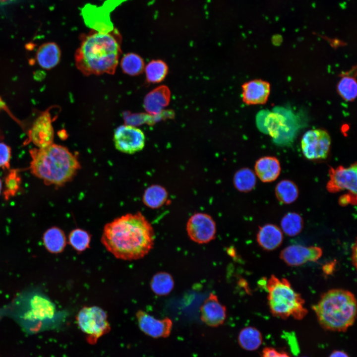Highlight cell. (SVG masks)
<instances>
[{"instance_id": "cell-1", "label": "cell", "mask_w": 357, "mask_h": 357, "mask_svg": "<svg viewBox=\"0 0 357 357\" xmlns=\"http://www.w3.org/2000/svg\"><path fill=\"white\" fill-rule=\"evenodd\" d=\"M154 239L151 224L137 212L126 214L107 224L101 242L117 258L132 260L148 254L153 247Z\"/></svg>"}, {"instance_id": "cell-2", "label": "cell", "mask_w": 357, "mask_h": 357, "mask_svg": "<svg viewBox=\"0 0 357 357\" xmlns=\"http://www.w3.org/2000/svg\"><path fill=\"white\" fill-rule=\"evenodd\" d=\"M121 40L116 28L109 32L92 29L83 35L75 54L77 68L86 76L114 74L121 54Z\"/></svg>"}, {"instance_id": "cell-3", "label": "cell", "mask_w": 357, "mask_h": 357, "mask_svg": "<svg viewBox=\"0 0 357 357\" xmlns=\"http://www.w3.org/2000/svg\"><path fill=\"white\" fill-rule=\"evenodd\" d=\"M32 173L47 185L60 186L69 181L79 169L76 156L68 149L52 143L30 151Z\"/></svg>"}, {"instance_id": "cell-4", "label": "cell", "mask_w": 357, "mask_h": 357, "mask_svg": "<svg viewBox=\"0 0 357 357\" xmlns=\"http://www.w3.org/2000/svg\"><path fill=\"white\" fill-rule=\"evenodd\" d=\"M320 325L327 330L345 332L352 326L357 315V301L351 292L336 289L324 293L313 306Z\"/></svg>"}, {"instance_id": "cell-5", "label": "cell", "mask_w": 357, "mask_h": 357, "mask_svg": "<svg viewBox=\"0 0 357 357\" xmlns=\"http://www.w3.org/2000/svg\"><path fill=\"white\" fill-rule=\"evenodd\" d=\"M266 289L270 311L274 316L301 320L307 314L304 299L287 279L271 275L266 282Z\"/></svg>"}, {"instance_id": "cell-6", "label": "cell", "mask_w": 357, "mask_h": 357, "mask_svg": "<svg viewBox=\"0 0 357 357\" xmlns=\"http://www.w3.org/2000/svg\"><path fill=\"white\" fill-rule=\"evenodd\" d=\"M256 124L259 130L270 136L274 143L281 147L291 145L299 128V123L294 118L278 113L258 115Z\"/></svg>"}, {"instance_id": "cell-7", "label": "cell", "mask_w": 357, "mask_h": 357, "mask_svg": "<svg viewBox=\"0 0 357 357\" xmlns=\"http://www.w3.org/2000/svg\"><path fill=\"white\" fill-rule=\"evenodd\" d=\"M106 312L97 306H84L76 316V321L81 330L86 335L90 343L107 333L110 326Z\"/></svg>"}, {"instance_id": "cell-8", "label": "cell", "mask_w": 357, "mask_h": 357, "mask_svg": "<svg viewBox=\"0 0 357 357\" xmlns=\"http://www.w3.org/2000/svg\"><path fill=\"white\" fill-rule=\"evenodd\" d=\"M301 148L304 156L310 160L324 159L328 155L331 144L329 133L322 128L306 131L301 139Z\"/></svg>"}, {"instance_id": "cell-9", "label": "cell", "mask_w": 357, "mask_h": 357, "mask_svg": "<svg viewBox=\"0 0 357 357\" xmlns=\"http://www.w3.org/2000/svg\"><path fill=\"white\" fill-rule=\"evenodd\" d=\"M116 148L120 152L133 154L141 150L145 145V137L140 129L130 125L117 127L114 133Z\"/></svg>"}, {"instance_id": "cell-10", "label": "cell", "mask_w": 357, "mask_h": 357, "mask_svg": "<svg viewBox=\"0 0 357 357\" xmlns=\"http://www.w3.org/2000/svg\"><path fill=\"white\" fill-rule=\"evenodd\" d=\"M329 180L326 188L330 192L335 193L347 190L351 194L357 195V166L356 163L348 167L342 166L331 168Z\"/></svg>"}, {"instance_id": "cell-11", "label": "cell", "mask_w": 357, "mask_h": 357, "mask_svg": "<svg viewBox=\"0 0 357 357\" xmlns=\"http://www.w3.org/2000/svg\"><path fill=\"white\" fill-rule=\"evenodd\" d=\"M186 231L192 241L199 244L207 243L215 238L216 224L209 215L198 213L189 219Z\"/></svg>"}, {"instance_id": "cell-12", "label": "cell", "mask_w": 357, "mask_h": 357, "mask_svg": "<svg viewBox=\"0 0 357 357\" xmlns=\"http://www.w3.org/2000/svg\"><path fill=\"white\" fill-rule=\"evenodd\" d=\"M321 247L317 246L289 245L282 250L280 258L290 266H298L307 262H315L322 255Z\"/></svg>"}, {"instance_id": "cell-13", "label": "cell", "mask_w": 357, "mask_h": 357, "mask_svg": "<svg viewBox=\"0 0 357 357\" xmlns=\"http://www.w3.org/2000/svg\"><path fill=\"white\" fill-rule=\"evenodd\" d=\"M50 112H44L33 122L28 132L29 140L39 148L47 147L53 143L54 130Z\"/></svg>"}, {"instance_id": "cell-14", "label": "cell", "mask_w": 357, "mask_h": 357, "mask_svg": "<svg viewBox=\"0 0 357 357\" xmlns=\"http://www.w3.org/2000/svg\"><path fill=\"white\" fill-rule=\"evenodd\" d=\"M139 327L146 335L153 338H166L172 331L173 322L166 317L158 319L141 310L136 314Z\"/></svg>"}, {"instance_id": "cell-15", "label": "cell", "mask_w": 357, "mask_h": 357, "mask_svg": "<svg viewBox=\"0 0 357 357\" xmlns=\"http://www.w3.org/2000/svg\"><path fill=\"white\" fill-rule=\"evenodd\" d=\"M200 310L201 321L209 326L218 327L225 321L226 307L213 293H210L204 301Z\"/></svg>"}, {"instance_id": "cell-16", "label": "cell", "mask_w": 357, "mask_h": 357, "mask_svg": "<svg viewBox=\"0 0 357 357\" xmlns=\"http://www.w3.org/2000/svg\"><path fill=\"white\" fill-rule=\"evenodd\" d=\"M28 309L24 317L29 320H46L52 319L56 313L55 305L47 298L40 294L30 296L26 300Z\"/></svg>"}, {"instance_id": "cell-17", "label": "cell", "mask_w": 357, "mask_h": 357, "mask_svg": "<svg viewBox=\"0 0 357 357\" xmlns=\"http://www.w3.org/2000/svg\"><path fill=\"white\" fill-rule=\"evenodd\" d=\"M242 101L249 105H263L268 101L270 94L269 82L256 79L244 83L242 86Z\"/></svg>"}, {"instance_id": "cell-18", "label": "cell", "mask_w": 357, "mask_h": 357, "mask_svg": "<svg viewBox=\"0 0 357 357\" xmlns=\"http://www.w3.org/2000/svg\"><path fill=\"white\" fill-rule=\"evenodd\" d=\"M171 92L166 86L161 85L148 93L144 99L143 107L150 115L156 116L169 104Z\"/></svg>"}, {"instance_id": "cell-19", "label": "cell", "mask_w": 357, "mask_h": 357, "mask_svg": "<svg viewBox=\"0 0 357 357\" xmlns=\"http://www.w3.org/2000/svg\"><path fill=\"white\" fill-rule=\"evenodd\" d=\"M255 174L263 182L275 180L281 172V165L278 159L273 156H264L257 160L255 164Z\"/></svg>"}, {"instance_id": "cell-20", "label": "cell", "mask_w": 357, "mask_h": 357, "mask_svg": "<svg viewBox=\"0 0 357 357\" xmlns=\"http://www.w3.org/2000/svg\"><path fill=\"white\" fill-rule=\"evenodd\" d=\"M256 239L258 244L263 249L272 250L281 244L283 235L281 230L276 225L267 224L260 228Z\"/></svg>"}, {"instance_id": "cell-21", "label": "cell", "mask_w": 357, "mask_h": 357, "mask_svg": "<svg viewBox=\"0 0 357 357\" xmlns=\"http://www.w3.org/2000/svg\"><path fill=\"white\" fill-rule=\"evenodd\" d=\"M60 55V50L58 45L53 42H48L42 45L38 48L36 58L41 67L50 69L59 63Z\"/></svg>"}, {"instance_id": "cell-22", "label": "cell", "mask_w": 357, "mask_h": 357, "mask_svg": "<svg viewBox=\"0 0 357 357\" xmlns=\"http://www.w3.org/2000/svg\"><path fill=\"white\" fill-rule=\"evenodd\" d=\"M43 243L46 248L51 253L62 252L66 245V237L63 232L58 227H52L44 234Z\"/></svg>"}, {"instance_id": "cell-23", "label": "cell", "mask_w": 357, "mask_h": 357, "mask_svg": "<svg viewBox=\"0 0 357 357\" xmlns=\"http://www.w3.org/2000/svg\"><path fill=\"white\" fill-rule=\"evenodd\" d=\"M238 343L243 349L252 351L258 349L262 343V336L256 328L248 326L242 329L238 335Z\"/></svg>"}, {"instance_id": "cell-24", "label": "cell", "mask_w": 357, "mask_h": 357, "mask_svg": "<svg viewBox=\"0 0 357 357\" xmlns=\"http://www.w3.org/2000/svg\"><path fill=\"white\" fill-rule=\"evenodd\" d=\"M356 75L351 72L342 75L337 85V91L340 96L347 102H353L357 94Z\"/></svg>"}, {"instance_id": "cell-25", "label": "cell", "mask_w": 357, "mask_h": 357, "mask_svg": "<svg viewBox=\"0 0 357 357\" xmlns=\"http://www.w3.org/2000/svg\"><path fill=\"white\" fill-rule=\"evenodd\" d=\"M275 193L280 202L289 204L295 202L298 198V189L293 181L289 179H283L276 185Z\"/></svg>"}, {"instance_id": "cell-26", "label": "cell", "mask_w": 357, "mask_h": 357, "mask_svg": "<svg viewBox=\"0 0 357 357\" xmlns=\"http://www.w3.org/2000/svg\"><path fill=\"white\" fill-rule=\"evenodd\" d=\"M151 290L158 296L169 294L174 287V280L172 276L166 272L155 274L150 281Z\"/></svg>"}, {"instance_id": "cell-27", "label": "cell", "mask_w": 357, "mask_h": 357, "mask_svg": "<svg viewBox=\"0 0 357 357\" xmlns=\"http://www.w3.org/2000/svg\"><path fill=\"white\" fill-rule=\"evenodd\" d=\"M167 196V192L163 187L153 185L148 187L145 191L143 201L149 207L157 208L166 202Z\"/></svg>"}, {"instance_id": "cell-28", "label": "cell", "mask_w": 357, "mask_h": 357, "mask_svg": "<svg viewBox=\"0 0 357 357\" xmlns=\"http://www.w3.org/2000/svg\"><path fill=\"white\" fill-rule=\"evenodd\" d=\"M281 226L285 234L293 237L298 235L301 231L303 227V221L299 214L289 212L283 217Z\"/></svg>"}, {"instance_id": "cell-29", "label": "cell", "mask_w": 357, "mask_h": 357, "mask_svg": "<svg viewBox=\"0 0 357 357\" xmlns=\"http://www.w3.org/2000/svg\"><path fill=\"white\" fill-rule=\"evenodd\" d=\"M145 71L147 82L156 83L161 82L165 78L168 67L162 60H152L146 66Z\"/></svg>"}, {"instance_id": "cell-30", "label": "cell", "mask_w": 357, "mask_h": 357, "mask_svg": "<svg viewBox=\"0 0 357 357\" xmlns=\"http://www.w3.org/2000/svg\"><path fill=\"white\" fill-rule=\"evenodd\" d=\"M122 71L131 76L141 74L144 69V62L142 58L134 53H128L124 55L120 61Z\"/></svg>"}, {"instance_id": "cell-31", "label": "cell", "mask_w": 357, "mask_h": 357, "mask_svg": "<svg viewBox=\"0 0 357 357\" xmlns=\"http://www.w3.org/2000/svg\"><path fill=\"white\" fill-rule=\"evenodd\" d=\"M234 182L238 190L242 192H248L252 190L255 186L256 176L250 169L243 168L236 173Z\"/></svg>"}, {"instance_id": "cell-32", "label": "cell", "mask_w": 357, "mask_h": 357, "mask_svg": "<svg viewBox=\"0 0 357 357\" xmlns=\"http://www.w3.org/2000/svg\"><path fill=\"white\" fill-rule=\"evenodd\" d=\"M91 235L81 229L72 230L68 237V242L76 251L82 252L89 247Z\"/></svg>"}, {"instance_id": "cell-33", "label": "cell", "mask_w": 357, "mask_h": 357, "mask_svg": "<svg viewBox=\"0 0 357 357\" xmlns=\"http://www.w3.org/2000/svg\"><path fill=\"white\" fill-rule=\"evenodd\" d=\"M20 178L16 170H13L5 179V196L8 198L16 193L20 186Z\"/></svg>"}, {"instance_id": "cell-34", "label": "cell", "mask_w": 357, "mask_h": 357, "mask_svg": "<svg viewBox=\"0 0 357 357\" xmlns=\"http://www.w3.org/2000/svg\"><path fill=\"white\" fill-rule=\"evenodd\" d=\"M10 157V148L5 144L0 142V168H9Z\"/></svg>"}, {"instance_id": "cell-35", "label": "cell", "mask_w": 357, "mask_h": 357, "mask_svg": "<svg viewBox=\"0 0 357 357\" xmlns=\"http://www.w3.org/2000/svg\"><path fill=\"white\" fill-rule=\"evenodd\" d=\"M261 357H290L285 352H280L272 347H265L262 352Z\"/></svg>"}, {"instance_id": "cell-36", "label": "cell", "mask_w": 357, "mask_h": 357, "mask_svg": "<svg viewBox=\"0 0 357 357\" xmlns=\"http://www.w3.org/2000/svg\"><path fill=\"white\" fill-rule=\"evenodd\" d=\"M336 262L332 261L323 265L322 270L326 275L332 274L335 269Z\"/></svg>"}, {"instance_id": "cell-37", "label": "cell", "mask_w": 357, "mask_h": 357, "mask_svg": "<svg viewBox=\"0 0 357 357\" xmlns=\"http://www.w3.org/2000/svg\"><path fill=\"white\" fill-rule=\"evenodd\" d=\"M354 196H356L352 194L342 196L339 200V203L341 205H345L350 202H353L354 199L356 200V198H354Z\"/></svg>"}, {"instance_id": "cell-38", "label": "cell", "mask_w": 357, "mask_h": 357, "mask_svg": "<svg viewBox=\"0 0 357 357\" xmlns=\"http://www.w3.org/2000/svg\"><path fill=\"white\" fill-rule=\"evenodd\" d=\"M329 357H349V355L342 351H334Z\"/></svg>"}, {"instance_id": "cell-39", "label": "cell", "mask_w": 357, "mask_h": 357, "mask_svg": "<svg viewBox=\"0 0 357 357\" xmlns=\"http://www.w3.org/2000/svg\"><path fill=\"white\" fill-rule=\"evenodd\" d=\"M352 250H353L352 259H353V262H354L353 265L355 267H356V253H357L356 242L353 245Z\"/></svg>"}, {"instance_id": "cell-40", "label": "cell", "mask_w": 357, "mask_h": 357, "mask_svg": "<svg viewBox=\"0 0 357 357\" xmlns=\"http://www.w3.org/2000/svg\"><path fill=\"white\" fill-rule=\"evenodd\" d=\"M13 0H0V3H7Z\"/></svg>"}, {"instance_id": "cell-41", "label": "cell", "mask_w": 357, "mask_h": 357, "mask_svg": "<svg viewBox=\"0 0 357 357\" xmlns=\"http://www.w3.org/2000/svg\"><path fill=\"white\" fill-rule=\"evenodd\" d=\"M0 107H3V103L2 100L0 99Z\"/></svg>"}, {"instance_id": "cell-42", "label": "cell", "mask_w": 357, "mask_h": 357, "mask_svg": "<svg viewBox=\"0 0 357 357\" xmlns=\"http://www.w3.org/2000/svg\"><path fill=\"white\" fill-rule=\"evenodd\" d=\"M1 188H2V182H1V179H0V193L1 192Z\"/></svg>"}]
</instances>
